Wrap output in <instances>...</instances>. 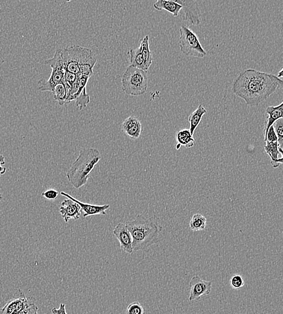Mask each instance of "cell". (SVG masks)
Instances as JSON below:
<instances>
[{
  "instance_id": "d6986e66",
  "label": "cell",
  "mask_w": 283,
  "mask_h": 314,
  "mask_svg": "<svg viewBox=\"0 0 283 314\" xmlns=\"http://www.w3.org/2000/svg\"><path fill=\"white\" fill-rule=\"evenodd\" d=\"M128 55L129 56V62L130 65L134 67L139 68V69L148 72V69L146 67L145 61L141 54V48L140 47L135 49H130L129 51Z\"/></svg>"
},
{
  "instance_id": "277c9868",
  "label": "cell",
  "mask_w": 283,
  "mask_h": 314,
  "mask_svg": "<svg viewBox=\"0 0 283 314\" xmlns=\"http://www.w3.org/2000/svg\"><path fill=\"white\" fill-rule=\"evenodd\" d=\"M62 53L66 71L89 78L94 75L97 59L91 49L75 45L62 48Z\"/></svg>"
},
{
  "instance_id": "e0dca14e",
  "label": "cell",
  "mask_w": 283,
  "mask_h": 314,
  "mask_svg": "<svg viewBox=\"0 0 283 314\" xmlns=\"http://www.w3.org/2000/svg\"><path fill=\"white\" fill-rule=\"evenodd\" d=\"M153 7L158 11L169 12L173 16H179L180 11L182 9L180 5L167 0H157L153 4Z\"/></svg>"
},
{
  "instance_id": "7a4b0ae2",
  "label": "cell",
  "mask_w": 283,
  "mask_h": 314,
  "mask_svg": "<svg viewBox=\"0 0 283 314\" xmlns=\"http://www.w3.org/2000/svg\"><path fill=\"white\" fill-rule=\"evenodd\" d=\"M133 238L134 251H144L158 242L162 228L152 218L139 215L126 224Z\"/></svg>"
},
{
  "instance_id": "30bf717a",
  "label": "cell",
  "mask_w": 283,
  "mask_h": 314,
  "mask_svg": "<svg viewBox=\"0 0 283 314\" xmlns=\"http://www.w3.org/2000/svg\"><path fill=\"white\" fill-rule=\"evenodd\" d=\"M113 234L119 240L122 251L128 254L133 253V238L126 224L121 222L117 224L114 228Z\"/></svg>"
},
{
  "instance_id": "603a6c76",
  "label": "cell",
  "mask_w": 283,
  "mask_h": 314,
  "mask_svg": "<svg viewBox=\"0 0 283 314\" xmlns=\"http://www.w3.org/2000/svg\"><path fill=\"white\" fill-rule=\"evenodd\" d=\"M207 218L204 215L196 213L193 216L190 222V229L194 232L201 231L206 229Z\"/></svg>"
},
{
  "instance_id": "8d00e7d4",
  "label": "cell",
  "mask_w": 283,
  "mask_h": 314,
  "mask_svg": "<svg viewBox=\"0 0 283 314\" xmlns=\"http://www.w3.org/2000/svg\"><path fill=\"white\" fill-rule=\"evenodd\" d=\"M65 1L67 2H70L71 1H72V0H65Z\"/></svg>"
},
{
  "instance_id": "484cf974",
  "label": "cell",
  "mask_w": 283,
  "mask_h": 314,
  "mask_svg": "<svg viewBox=\"0 0 283 314\" xmlns=\"http://www.w3.org/2000/svg\"><path fill=\"white\" fill-rule=\"evenodd\" d=\"M278 138V143L280 148L283 149V119L277 120L272 125Z\"/></svg>"
},
{
  "instance_id": "d590c367",
  "label": "cell",
  "mask_w": 283,
  "mask_h": 314,
  "mask_svg": "<svg viewBox=\"0 0 283 314\" xmlns=\"http://www.w3.org/2000/svg\"><path fill=\"white\" fill-rule=\"evenodd\" d=\"M2 200V196L1 194H0V201H1Z\"/></svg>"
},
{
  "instance_id": "cb8c5ba5",
  "label": "cell",
  "mask_w": 283,
  "mask_h": 314,
  "mask_svg": "<svg viewBox=\"0 0 283 314\" xmlns=\"http://www.w3.org/2000/svg\"><path fill=\"white\" fill-rule=\"evenodd\" d=\"M54 94V100L58 102L60 106H63L66 104V99H67V92L64 85L63 83L57 85L53 90Z\"/></svg>"
},
{
  "instance_id": "1f68e13d",
  "label": "cell",
  "mask_w": 283,
  "mask_h": 314,
  "mask_svg": "<svg viewBox=\"0 0 283 314\" xmlns=\"http://www.w3.org/2000/svg\"><path fill=\"white\" fill-rule=\"evenodd\" d=\"M38 308L35 303L29 304L25 310H24L20 314H36L38 313Z\"/></svg>"
},
{
  "instance_id": "9c48e42d",
  "label": "cell",
  "mask_w": 283,
  "mask_h": 314,
  "mask_svg": "<svg viewBox=\"0 0 283 314\" xmlns=\"http://www.w3.org/2000/svg\"><path fill=\"white\" fill-rule=\"evenodd\" d=\"M89 77L82 74H77V82L78 90L73 97V101L75 102V105L80 110L85 109L90 102V97L87 94L86 88L89 80Z\"/></svg>"
},
{
  "instance_id": "44dd1931",
  "label": "cell",
  "mask_w": 283,
  "mask_h": 314,
  "mask_svg": "<svg viewBox=\"0 0 283 314\" xmlns=\"http://www.w3.org/2000/svg\"><path fill=\"white\" fill-rule=\"evenodd\" d=\"M149 37L146 35L140 41V47L146 67L149 69L153 62L152 52L149 48Z\"/></svg>"
},
{
  "instance_id": "8992f818",
  "label": "cell",
  "mask_w": 283,
  "mask_h": 314,
  "mask_svg": "<svg viewBox=\"0 0 283 314\" xmlns=\"http://www.w3.org/2000/svg\"><path fill=\"white\" fill-rule=\"evenodd\" d=\"M179 33V46L184 55L197 58H204L207 55L198 36L189 27L180 26Z\"/></svg>"
},
{
  "instance_id": "7402d4cb",
  "label": "cell",
  "mask_w": 283,
  "mask_h": 314,
  "mask_svg": "<svg viewBox=\"0 0 283 314\" xmlns=\"http://www.w3.org/2000/svg\"><path fill=\"white\" fill-rule=\"evenodd\" d=\"M45 64L49 65L51 68H56L66 72L64 63L62 58V49L59 48L52 59L45 61Z\"/></svg>"
},
{
  "instance_id": "7c38bea8",
  "label": "cell",
  "mask_w": 283,
  "mask_h": 314,
  "mask_svg": "<svg viewBox=\"0 0 283 314\" xmlns=\"http://www.w3.org/2000/svg\"><path fill=\"white\" fill-rule=\"evenodd\" d=\"M60 195L67 198H70L71 200L74 201L81 208L82 212H84V217L87 218L95 215H106V211L108 210L110 205L109 204H104L102 205H92L89 204H85L81 202L77 199L73 197V196L68 194L64 192H61Z\"/></svg>"
},
{
  "instance_id": "5b68a950",
  "label": "cell",
  "mask_w": 283,
  "mask_h": 314,
  "mask_svg": "<svg viewBox=\"0 0 283 314\" xmlns=\"http://www.w3.org/2000/svg\"><path fill=\"white\" fill-rule=\"evenodd\" d=\"M121 85L127 95L137 97L145 94L148 87L147 72L129 65L122 75Z\"/></svg>"
},
{
  "instance_id": "6da1fadb",
  "label": "cell",
  "mask_w": 283,
  "mask_h": 314,
  "mask_svg": "<svg viewBox=\"0 0 283 314\" xmlns=\"http://www.w3.org/2000/svg\"><path fill=\"white\" fill-rule=\"evenodd\" d=\"M283 87V79L277 76L247 69L234 79L232 90L248 107H257Z\"/></svg>"
},
{
  "instance_id": "4dcf8cb0",
  "label": "cell",
  "mask_w": 283,
  "mask_h": 314,
  "mask_svg": "<svg viewBox=\"0 0 283 314\" xmlns=\"http://www.w3.org/2000/svg\"><path fill=\"white\" fill-rule=\"evenodd\" d=\"M77 78V75L66 71L63 81L72 85L76 81Z\"/></svg>"
},
{
  "instance_id": "52a82bcc",
  "label": "cell",
  "mask_w": 283,
  "mask_h": 314,
  "mask_svg": "<svg viewBox=\"0 0 283 314\" xmlns=\"http://www.w3.org/2000/svg\"><path fill=\"white\" fill-rule=\"evenodd\" d=\"M175 2L182 7L183 18L193 26L199 25L201 22V12L196 0H167Z\"/></svg>"
},
{
  "instance_id": "4316f807",
  "label": "cell",
  "mask_w": 283,
  "mask_h": 314,
  "mask_svg": "<svg viewBox=\"0 0 283 314\" xmlns=\"http://www.w3.org/2000/svg\"><path fill=\"white\" fill-rule=\"evenodd\" d=\"M128 314H143L145 313V309L138 301H134L128 306L126 311Z\"/></svg>"
},
{
  "instance_id": "ffe728a7",
  "label": "cell",
  "mask_w": 283,
  "mask_h": 314,
  "mask_svg": "<svg viewBox=\"0 0 283 314\" xmlns=\"http://www.w3.org/2000/svg\"><path fill=\"white\" fill-rule=\"evenodd\" d=\"M177 144L184 146L186 148H191L194 146V136L190 132L189 129L180 130L176 135Z\"/></svg>"
},
{
  "instance_id": "d4e9b609",
  "label": "cell",
  "mask_w": 283,
  "mask_h": 314,
  "mask_svg": "<svg viewBox=\"0 0 283 314\" xmlns=\"http://www.w3.org/2000/svg\"><path fill=\"white\" fill-rule=\"evenodd\" d=\"M142 131V124H141L140 121H138L137 123H136L135 124L133 125V126L129 127V128L126 129L124 132L129 137V138L136 140L140 138Z\"/></svg>"
},
{
  "instance_id": "9a60e30c",
  "label": "cell",
  "mask_w": 283,
  "mask_h": 314,
  "mask_svg": "<svg viewBox=\"0 0 283 314\" xmlns=\"http://www.w3.org/2000/svg\"><path fill=\"white\" fill-rule=\"evenodd\" d=\"M283 149L280 148L277 141H266L264 151L271 159V164L273 168H279L283 164V157L279 158V154L283 156Z\"/></svg>"
},
{
  "instance_id": "e575fe53",
  "label": "cell",
  "mask_w": 283,
  "mask_h": 314,
  "mask_svg": "<svg viewBox=\"0 0 283 314\" xmlns=\"http://www.w3.org/2000/svg\"><path fill=\"white\" fill-rule=\"evenodd\" d=\"M283 69L282 68V69L280 71V72H279V75H278L277 76V77L280 78H281V79H283Z\"/></svg>"
},
{
  "instance_id": "f1b7e54d",
  "label": "cell",
  "mask_w": 283,
  "mask_h": 314,
  "mask_svg": "<svg viewBox=\"0 0 283 314\" xmlns=\"http://www.w3.org/2000/svg\"><path fill=\"white\" fill-rule=\"evenodd\" d=\"M59 195H60V193H59L58 190L54 189V188H48V189L42 193L43 197H45L48 200H57Z\"/></svg>"
},
{
  "instance_id": "f546056e",
  "label": "cell",
  "mask_w": 283,
  "mask_h": 314,
  "mask_svg": "<svg viewBox=\"0 0 283 314\" xmlns=\"http://www.w3.org/2000/svg\"><path fill=\"white\" fill-rule=\"evenodd\" d=\"M265 141L275 142L277 141L278 138L275 133L274 127L272 125L268 129L267 133L265 135Z\"/></svg>"
},
{
  "instance_id": "ac0fdd59",
  "label": "cell",
  "mask_w": 283,
  "mask_h": 314,
  "mask_svg": "<svg viewBox=\"0 0 283 314\" xmlns=\"http://www.w3.org/2000/svg\"><path fill=\"white\" fill-rule=\"evenodd\" d=\"M207 110L202 105H199L197 109L194 112H193L190 115L189 117V122L190 124V131L193 136H194L195 131H196L197 127L203 118L204 114L207 113Z\"/></svg>"
},
{
  "instance_id": "836d02e7",
  "label": "cell",
  "mask_w": 283,
  "mask_h": 314,
  "mask_svg": "<svg viewBox=\"0 0 283 314\" xmlns=\"http://www.w3.org/2000/svg\"><path fill=\"white\" fill-rule=\"evenodd\" d=\"M4 164V157L2 155H0V175H3L6 173V168L2 167V164Z\"/></svg>"
},
{
  "instance_id": "8fae6325",
  "label": "cell",
  "mask_w": 283,
  "mask_h": 314,
  "mask_svg": "<svg viewBox=\"0 0 283 314\" xmlns=\"http://www.w3.org/2000/svg\"><path fill=\"white\" fill-rule=\"evenodd\" d=\"M60 212L61 217L67 223L70 220H79L82 211L76 202L67 198L61 203Z\"/></svg>"
},
{
  "instance_id": "4fadbf2b",
  "label": "cell",
  "mask_w": 283,
  "mask_h": 314,
  "mask_svg": "<svg viewBox=\"0 0 283 314\" xmlns=\"http://www.w3.org/2000/svg\"><path fill=\"white\" fill-rule=\"evenodd\" d=\"M65 72V71L52 68L49 78L48 80H41L39 82V90L41 92L53 93L56 86L63 83Z\"/></svg>"
},
{
  "instance_id": "3957f363",
  "label": "cell",
  "mask_w": 283,
  "mask_h": 314,
  "mask_svg": "<svg viewBox=\"0 0 283 314\" xmlns=\"http://www.w3.org/2000/svg\"><path fill=\"white\" fill-rule=\"evenodd\" d=\"M101 158L98 149L85 148L80 151L79 156L66 173L73 187L79 189L86 185L95 166Z\"/></svg>"
},
{
  "instance_id": "ba28073f",
  "label": "cell",
  "mask_w": 283,
  "mask_h": 314,
  "mask_svg": "<svg viewBox=\"0 0 283 314\" xmlns=\"http://www.w3.org/2000/svg\"><path fill=\"white\" fill-rule=\"evenodd\" d=\"M190 301L199 300L202 297L209 295L212 289V282L205 281L199 276L192 277L190 282Z\"/></svg>"
},
{
  "instance_id": "2e32d148",
  "label": "cell",
  "mask_w": 283,
  "mask_h": 314,
  "mask_svg": "<svg viewBox=\"0 0 283 314\" xmlns=\"http://www.w3.org/2000/svg\"><path fill=\"white\" fill-rule=\"evenodd\" d=\"M266 112H267V117L264 129L265 135L267 133L269 127L277 120L282 119L283 117V103L282 102L277 106L268 107L266 110Z\"/></svg>"
},
{
  "instance_id": "83f0119b",
  "label": "cell",
  "mask_w": 283,
  "mask_h": 314,
  "mask_svg": "<svg viewBox=\"0 0 283 314\" xmlns=\"http://www.w3.org/2000/svg\"><path fill=\"white\" fill-rule=\"evenodd\" d=\"M231 286L233 288L235 289H239L244 286L245 282L240 275H235L232 277L230 281Z\"/></svg>"
},
{
  "instance_id": "d6a6232c",
  "label": "cell",
  "mask_w": 283,
  "mask_h": 314,
  "mask_svg": "<svg viewBox=\"0 0 283 314\" xmlns=\"http://www.w3.org/2000/svg\"><path fill=\"white\" fill-rule=\"evenodd\" d=\"M52 313L54 314H67L65 304L61 303L59 309L53 308Z\"/></svg>"
},
{
  "instance_id": "5bb4252c",
  "label": "cell",
  "mask_w": 283,
  "mask_h": 314,
  "mask_svg": "<svg viewBox=\"0 0 283 314\" xmlns=\"http://www.w3.org/2000/svg\"><path fill=\"white\" fill-rule=\"evenodd\" d=\"M29 305V303L25 294L21 291L20 296L9 301L2 309L1 313L5 314H20Z\"/></svg>"
}]
</instances>
